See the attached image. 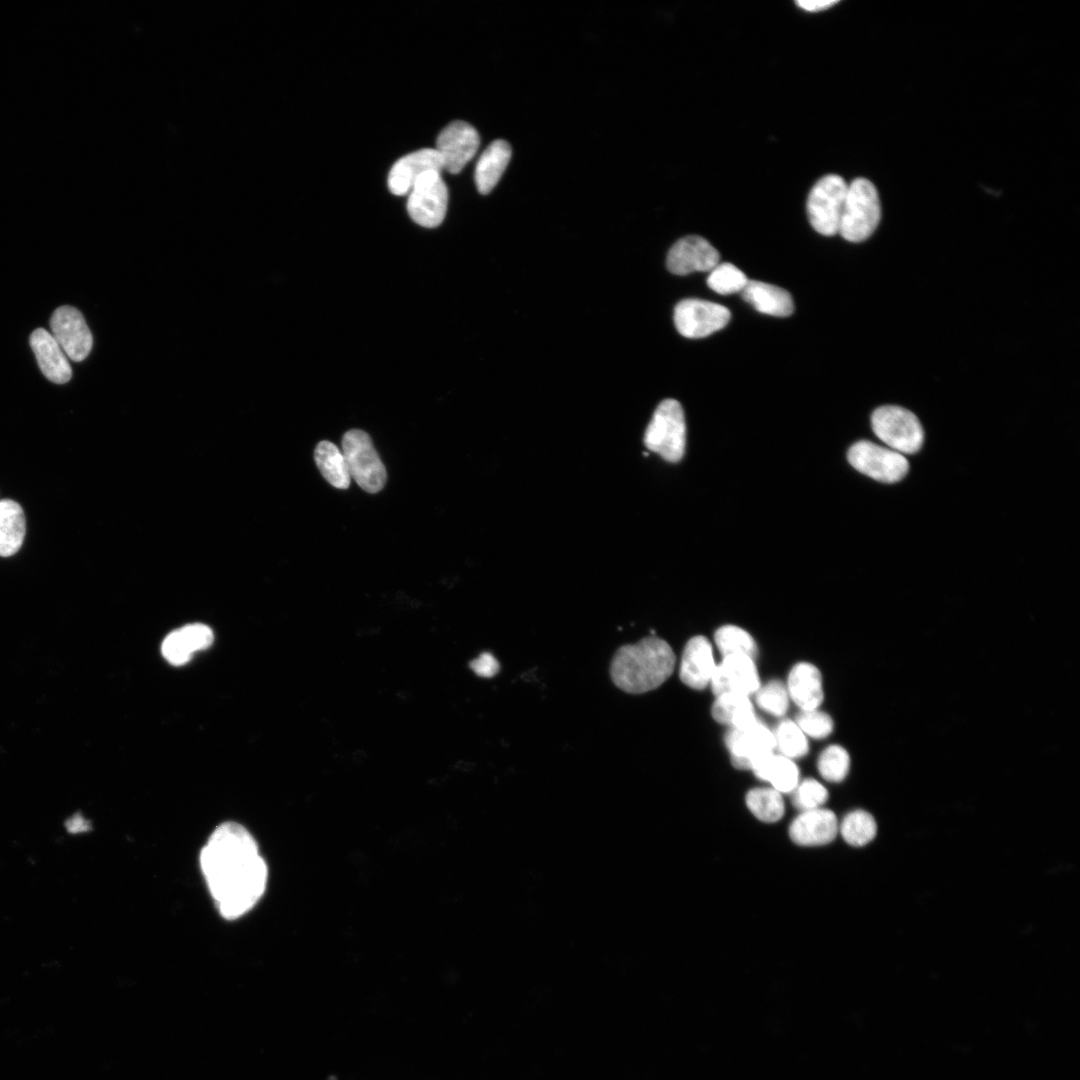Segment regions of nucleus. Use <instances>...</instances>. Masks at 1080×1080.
I'll return each instance as SVG.
<instances>
[{"label":"nucleus","instance_id":"nucleus-1","mask_svg":"<svg viewBox=\"0 0 1080 1080\" xmlns=\"http://www.w3.org/2000/svg\"><path fill=\"white\" fill-rule=\"evenodd\" d=\"M200 866L219 913L234 920L262 897L268 879L265 860L250 832L225 822L210 835L200 852Z\"/></svg>","mask_w":1080,"mask_h":1080},{"label":"nucleus","instance_id":"nucleus-2","mask_svg":"<svg viewBox=\"0 0 1080 1080\" xmlns=\"http://www.w3.org/2000/svg\"><path fill=\"white\" fill-rule=\"evenodd\" d=\"M676 656L671 646L656 636L620 647L611 661L610 675L621 690L641 694L658 688L672 674Z\"/></svg>","mask_w":1080,"mask_h":1080},{"label":"nucleus","instance_id":"nucleus-3","mask_svg":"<svg viewBox=\"0 0 1080 1080\" xmlns=\"http://www.w3.org/2000/svg\"><path fill=\"white\" fill-rule=\"evenodd\" d=\"M880 219V199L874 184L865 178L853 180L848 184L839 234L850 242L864 241L873 234Z\"/></svg>","mask_w":1080,"mask_h":1080},{"label":"nucleus","instance_id":"nucleus-4","mask_svg":"<svg viewBox=\"0 0 1080 1080\" xmlns=\"http://www.w3.org/2000/svg\"><path fill=\"white\" fill-rule=\"evenodd\" d=\"M645 446L668 462H678L684 455L686 423L681 404L665 399L656 408L644 434Z\"/></svg>","mask_w":1080,"mask_h":1080},{"label":"nucleus","instance_id":"nucleus-5","mask_svg":"<svg viewBox=\"0 0 1080 1080\" xmlns=\"http://www.w3.org/2000/svg\"><path fill=\"white\" fill-rule=\"evenodd\" d=\"M342 453L350 477L368 493L384 487L387 473L370 436L359 429L348 430L342 438Z\"/></svg>","mask_w":1080,"mask_h":1080},{"label":"nucleus","instance_id":"nucleus-6","mask_svg":"<svg viewBox=\"0 0 1080 1080\" xmlns=\"http://www.w3.org/2000/svg\"><path fill=\"white\" fill-rule=\"evenodd\" d=\"M871 423L875 435L890 449L901 454L920 450L924 433L911 411L894 405L881 406L873 412Z\"/></svg>","mask_w":1080,"mask_h":1080},{"label":"nucleus","instance_id":"nucleus-7","mask_svg":"<svg viewBox=\"0 0 1080 1080\" xmlns=\"http://www.w3.org/2000/svg\"><path fill=\"white\" fill-rule=\"evenodd\" d=\"M848 184L836 174H828L812 187L807 200V213L812 227L820 234L833 236L839 226Z\"/></svg>","mask_w":1080,"mask_h":1080},{"label":"nucleus","instance_id":"nucleus-8","mask_svg":"<svg viewBox=\"0 0 1080 1080\" xmlns=\"http://www.w3.org/2000/svg\"><path fill=\"white\" fill-rule=\"evenodd\" d=\"M447 204L448 190L441 172L427 171L408 193L407 211L415 223L435 228L443 222Z\"/></svg>","mask_w":1080,"mask_h":1080},{"label":"nucleus","instance_id":"nucleus-9","mask_svg":"<svg viewBox=\"0 0 1080 1080\" xmlns=\"http://www.w3.org/2000/svg\"><path fill=\"white\" fill-rule=\"evenodd\" d=\"M848 461L859 472L885 483L901 480L909 469L903 454L867 440L858 441L850 447Z\"/></svg>","mask_w":1080,"mask_h":1080},{"label":"nucleus","instance_id":"nucleus-10","mask_svg":"<svg viewBox=\"0 0 1080 1080\" xmlns=\"http://www.w3.org/2000/svg\"><path fill=\"white\" fill-rule=\"evenodd\" d=\"M730 316L729 309L723 305L691 298L676 305L674 324L684 337L703 338L726 326Z\"/></svg>","mask_w":1080,"mask_h":1080},{"label":"nucleus","instance_id":"nucleus-11","mask_svg":"<svg viewBox=\"0 0 1080 1080\" xmlns=\"http://www.w3.org/2000/svg\"><path fill=\"white\" fill-rule=\"evenodd\" d=\"M725 744L733 766L738 769L752 770L776 750L773 731L759 720L745 728L730 729Z\"/></svg>","mask_w":1080,"mask_h":1080},{"label":"nucleus","instance_id":"nucleus-12","mask_svg":"<svg viewBox=\"0 0 1080 1080\" xmlns=\"http://www.w3.org/2000/svg\"><path fill=\"white\" fill-rule=\"evenodd\" d=\"M480 145L477 130L469 123L456 120L448 124L438 135L436 151L442 168L458 174L475 156Z\"/></svg>","mask_w":1080,"mask_h":1080},{"label":"nucleus","instance_id":"nucleus-13","mask_svg":"<svg viewBox=\"0 0 1080 1080\" xmlns=\"http://www.w3.org/2000/svg\"><path fill=\"white\" fill-rule=\"evenodd\" d=\"M53 337L64 353L73 361H83L90 353L93 338L86 321L76 308L61 306L50 320Z\"/></svg>","mask_w":1080,"mask_h":1080},{"label":"nucleus","instance_id":"nucleus-14","mask_svg":"<svg viewBox=\"0 0 1080 1080\" xmlns=\"http://www.w3.org/2000/svg\"><path fill=\"white\" fill-rule=\"evenodd\" d=\"M710 686L715 696L724 693L755 694L761 685L754 659L747 655L723 657L716 666Z\"/></svg>","mask_w":1080,"mask_h":1080},{"label":"nucleus","instance_id":"nucleus-15","mask_svg":"<svg viewBox=\"0 0 1080 1080\" xmlns=\"http://www.w3.org/2000/svg\"><path fill=\"white\" fill-rule=\"evenodd\" d=\"M720 260L718 251L703 237L690 235L678 240L667 254L668 270L676 275L711 271Z\"/></svg>","mask_w":1080,"mask_h":1080},{"label":"nucleus","instance_id":"nucleus-16","mask_svg":"<svg viewBox=\"0 0 1080 1080\" xmlns=\"http://www.w3.org/2000/svg\"><path fill=\"white\" fill-rule=\"evenodd\" d=\"M838 828L834 812L820 807L801 811L790 824L789 836L800 846H821L835 839Z\"/></svg>","mask_w":1080,"mask_h":1080},{"label":"nucleus","instance_id":"nucleus-17","mask_svg":"<svg viewBox=\"0 0 1080 1080\" xmlns=\"http://www.w3.org/2000/svg\"><path fill=\"white\" fill-rule=\"evenodd\" d=\"M442 162L436 149L424 148L398 159L388 174V188L394 195L410 192L417 179L427 171L441 172Z\"/></svg>","mask_w":1080,"mask_h":1080},{"label":"nucleus","instance_id":"nucleus-18","mask_svg":"<svg viewBox=\"0 0 1080 1080\" xmlns=\"http://www.w3.org/2000/svg\"><path fill=\"white\" fill-rule=\"evenodd\" d=\"M717 664L710 641L704 636H694L684 647L679 677L689 688L702 690L710 685Z\"/></svg>","mask_w":1080,"mask_h":1080},{"label":"nucleus","instance_id":"nucleus-19","mask_svg":"<svg viewBox=\"0 0 1080 1080\" xmlns=\"http://www.w3.org/2000/svg\"><path fill=\"white\" fill-rule=\"evenodd\" d=\"M30 345L48 380L64 384L71 379L72 369L66 354L52 334L44 328H37L30 335Z\"/></svg>","mask_w":1080,"mask_h":1080},{"label":"nucleus","instance_id":"nucleus-20","mask_svg":"<svg viewBox=\"0 0 1080 1080\" xmlns=\"http://www.w3.org/2000/svg\"><path fill=\"white\" fill-rule=\"evenodd\" d=\"M786 688L790 699L801 710L818 709L824 698L821 673L808 662H799L792 667Z\"/></svg>","mask_w":1080,"mask_h":1080},{"label":"nucleus","instance_id":"nucleus-21","mask_svg":"<svg viewBox=\"0 0 1080 1080\" xmlns=\"http://www.w3.org/2000/svg\"><path fill=\"white\" fill-rule=\"evenodd\" d=\"M511 155V146L502 139L495 140L486 147L476 163L474 173L479 193L486 195L493 190L504 173Z\"/></svg>","mask_w":1080,"mask_h":1080},{"label":"nucleus","instance_id":"nucleus-22","mask_svg":"<svg viewBox=\"0 0 1080 1080\" xmlns=\"http://www.w3.org/2000/svg\"><path fill=\"white\" fill-rule=\"evenodd\" d=\"M741 293L743 299L761 313L777 317H786L793 313L792 297L781 287L749 280Z\"/></svg>","mask_w":1080,"mask_h":1080},{"label":"nucleus","instance_id":"nucleus-23","mask_svg":"<svg viewBox=\"0 0 1080 1080\" xmlns=\"http://www.w3.org/2000/svg\"><path fill=\"white\" fill-rule=\"evenodd\" d=\"M711 713L717 722L731 729L745 728L758 720L749 696L737 693L716 696Z\"/></svg>","mask_w":1080,"mask_h":1080},{"label":"nucleus","instance_id":"nucleus-24","mask_svg":"<svg viewBox=\"0 0 1080 1080\" xmlns=\"http://www.w3.org/2000/svg\"><path fill=\"white\" fill-rule=\"evenodd\" d=\"M752 771L781 794L792 793L799 783V770L794 761L775 752L755 764Z\"/></svg>","mask_w":1080,"mask_h":1080},{"label":"nucleus","instance_id":"nucleus-25","mask_svg":"<svg viewBox=\"0 0 1080 1080\" xmlns=\"http://www.w3.org/2000/svg\"><path fill=\"white\" fill-rule=\"evenodd\" d=\"M26 521L22 507L11 499L0 501V556L16 554L22 546Z\"/></svg>","mask_w":1080,"mask_h":1080},{"label":"nucleus","instance_id":"nucleus-26","mask_svg":"<svg viewBox=\"0 0 1080 1080\" xmlns=\"http://www.w3.org/2000/svg\"><path fill=\"white\" fill-rule=\"evenodd\" d=\"M314 459L323 477L335 488L347 489L350 485V474L346 460L334 443L320 441L314 451Z\"/></svg>","mask_w":1080,"mask_h":1080},{"label":"nucleus","instance_id":"nucleus-27","mask_svg":"<svg viewBox=\"0 0 1080 1080\" xmlns=\"http://www.w3.org/2000/svg\"><path fill=\"white\" fill-rule=\"evenodd\" d=\"M746 805L760 821L774 823L784 814L782 794L772 787L753 788L746 794Z\"/></svg>","mask_w":1080,"mask_h":1080},{"label":"nucleus","instance_id":"nucleus-28","mask_svg":"<svg viewBox=\"0 0 1080 1080\" xmlns=\"http://www.w3.org/2000/svg\"><path fill=\"white\" fill-rule=\"evenodd\" d=\"M838 832L849 845L861 847L874 839L877 824L874 817L867 811L854 810L843 818Z\"/></svg>","mask_w":1080,"mask_h":1080},{"label":"nucleus","instance_id":"nucleus-29","mask_svg":"<svg viewBox=\"0 0 1080 1080\" xmlns=\"http://www.w3.org/2000/svg\"><path fill=\"white\" fill-rule=\"evenodd\" d=\"M714 641L723 657L747 655L755 659L757 656L758 649L754 638L738 626H721L714 634Z\"/></svg>","mask_w":1080,"mask_h":1080},{"label":"nucleus","instance_id":"nucleus-30","mask_svg":"<svg viewBox=\"0 0 1080 1080\" xmlns=\"http://www.w3.org/2000/svg\"><path fill=\"white\" fill-rule=\"evenodd\" d=\"M775 749L778 754L789 759H797L805 756L809 751L806 735L793 720L784 719L778 723L773 731Z\"/></svg>","mask_w":1080,"mask_h":1080},{"label":"nucleus","instance_id":"nucleus-31","mask_svg":"<svg viewBox=\"0 0 1080 1080\" xmlns=\"http://www.w3.org/2000/svg\"><path fill=\"white\" fill-rule=\"evenodd\" d=\"M707 277L710 289L721 295L742 292L749 279L732 263H718Z\"/></svg>","mask_w":1080,"mask_h":1080},{"label":"nucleus","instance_id":"nucleus-32","mask_svg":"<svg viewBox=\"0 0 1080 1080\" xmlns=\"http://www.w3.org/2000/svg\"><path fill=\"white\" fill-rule=\"evenodd\" d=\"M817 768L825 780L834 783L841 782L849 772V754L840 745H830L820 754Z\"/></svg>","mask_w":1080,"mask_h":1080},{"label":"nucleus","instance_id":"nucleus-33","mask_svg":"<svg viewBox=\"0 0 1080 1080\" xmlns=\"http://www.w3.org/2000/svg\"><path fill=\"white\" fill-rule=\"evenodd\" d=\"M789 699L786 685L779 680L769 681L755 692L758 707L776 717H781L787 712Z\"/></svg>","mask_w":1080,"mask_h":1080},{"label":"nucleus","instance_id":"nucleus-34","mask_svg":"<svg viewBox=\"0 0 1080 1080\" xmlns=\"http://www.w3.org/2000/svg\"><path fill=\"white\" fill-rule=\"evenodd\" d=\"M792 793V803L801 811L820 808L828 798L827 789L813 778L799 782Z\"/></svg>","mask_w":1080,"mask_h":1080},{"label":"nucleus","instance_id":"nucleus-35","mask_svg":"<svg viewBox=\"0 0 1080 1080\" xmlns=\"http://www.w3.org/2000/svg\"><path fill=\"white\" fill-rule=\"evenodd\" d=\"M795 722L806 736L823 739L833 731V720L825 712L818 709L801 710Z\"/></svg>","mask_w":1080,"mask_h":1080},{"label":"nucleus","instance_id":"nucleus-36","mask_svg":"<svg viewBox=\"0 0 1080 1080\" xmlns=\"http://www.w3.org/2000/svg\"><path fill=\"white\" fill-rule=\"evenodd\" d=\"M162 654L171 664L181 665L191 659L193 652L186 643L180 629H177L164 639Z\"/></svg>","mask_w":1080,"mask_h":1080},{"label":"nucleus","instance_id":"nucleus-37","mask_svg":"<svg viewBox=\"0 0 1080 1080\" xmlns=\"http://www.w3.org/2000/svg\"><path fill=\"white\" fill-rule=\"evenodd\" d=\"M180 631L193 653L208 648L214 639L212 630L204 624H188Z\"/></svg>","mask_w":1080,"mask_h":1080},{"label":"nucleus","instance_id":"nucleus-38","mask_svg":"<svg viewBox=\"0 0 1080 1080\" xmlns=\"http://www.w3.org/2000/svg\"><path fill=\"white\" fill-rule=\"evenodd\" d=\"M469 666L476 675L483 678L495 676L500 668L497 659L489 652L480 654L470 662Z\"/></svg>","mask_w":1080,"mask_h":1080},{"label":"nucleus","instance_id":"nucleus-39","mask_svg":"<svg viewBox=\"0 0 1080 1080\" xmlns=\"http://www.w3.org/2000/svg\"><path fill=\"white\" fill-rule=\"evenodd\" d=\"M836 3H838L837 0H816V1L799 0V1H796V4L800 8H802V9H804L806 11H809V12H819V11L828 9L829 7L835 5Z\"/></svg>","mask_w":1080,"mask_h":1080}]
</instances>
